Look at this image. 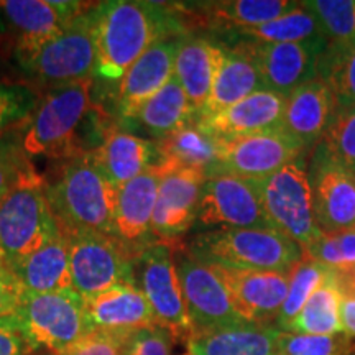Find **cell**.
Returning <instances> with one entry per match:
<instances>
[{
    "label": "cell",
    "mask_w": 355,
    "mask_h": 355,
    "mask_svg": "<svg viewBox=\"0 0 355 355\" xmlns=\"http://www.w3.org/2000/svg\"><path fill=\"white\" fill-rule=\"evenodd\" d=\"M183 25L170 7L139 0L96 6V76L121 83L123 74L155 43L181 37Z\"/></svg>",
    "instance_id": "1"
},
{
    "label": "cell",
    "mask_w": 355,
    "mask_h": 355,
    "mask_svg": "<svg viewBox=\"0 0 355 355\" xmlns=\"http://www.w3.org/2000/svg\"><path fill=\"white\" fill-rule=\"evenodd\" d=\"M44 193L61 232L112 235L117 189L102 176L91 155L66 158Z\"/></svg>",
    "instance_id": "2"
},
{
    "label": "cell",
    "mask_w": 355,
    "mask_h": 355,
    "mask_svg": "<svg viewBox=\"0 0 355 355\" xmlns=\"http://www.w3.org/2000/svg\"><path fill=\"white\" fill-rule=\"evenodd\" d=\"M188 254L204 263L288 275L304 250L272 227H219L194 235Z\"/></svg>",
    "instance_id": "3"
},
{
    "label": "cell",
    "mask_w": 355,
    "mask_h": 355,
    "mask_svg": "<svg viewBox=\"0 0 355 355\" xmlns=\"http://www.w3.org/2000/svg\"><path fill=\"white\" fill-rule=\"evenodd\" d=\"M92 79L50 89L26 122L20 145L26 157H76V135L92 109Z\"/></svg>",
    "instance_id": "4"
},
{
    "label": "cell",
    "mask_w": 355,
    "mask_h": 355,
    "mask_svg": "<svg viewBox=\"0 0 355 355\" xmlns=\"http://www.w3.org/2000/svg\"><path fill=\"white\" fill-rule=\"evenodd\" d=\"M96 6L74 19L63 32L38 50L19 58L26 76L50 89L96 76Z\"/></svg>",
    "instance_id": "5"
},
{
    "label": "cell",
    "mask_w": 355,
    "mask_h": 355,
    "mask_svg": "<svg viewBox=\"0 0 355 355\" xmlns=\"http://www.w3.org/2000/svg\"><path fill=\"white\" fill-rule=\"evenodd\" d=\"M61 234L43 178L21 184L0 201V261L8 268Z\"/></svg>",
    "instance_id": "6"
},
{
    "label": "cell",
    "mask_w": 355,
    "mask_h": 355,
    "mask_svg": "<svg viewBox=\"0 0 355 355\" xmlns=\"http://www.w3.org/2000/svg\"><path fill=\"white\" fill-rule=\"evenodd\" d=\"M13 319L33 350L43 349L55 355L64 354L91 331L84 300L73 288L37 295L25 293Z\"/></svg>",
    "instance_id": "7"
},
{
    "label": "cell",
    "mask_w": 355,
    "mask_h": 355,
    "mask_svg": "<svg viewBox=\"0 0 355 355\" xmlns=\"http://www.w3.org/2000/svg\"><path fill=\"white\" fill-rule=\"evenodd\" d=\"M260 198L268 225L306 252L321 235L313 209V196L304 153L261 181Z\"/></svg>",
    "instance_id": "8"
},
{
    "label": "cell",
    "mask_w": 355,
    "mask_h": 355,
    "mask_svg": "<svg viewBox=\"0 0 355 355\" xmlns=\"http://www.w3.org/2000/svg\"><path fill=\"white\" fill-rule=\"evenodd\" d=\"M71 288L89 300L122 283H135L140 250L114 235L69 234Z\"/></svg>",
    "instance_id": "9"
},
{
    "label": "cell",
    "mask_w": 355,
    "mask_h": 355,
    "mask_svg": "<svg viewBox=\"0 0 355 355\" xmlns=\"http://www.w3.org/2000/svg\"><path fill=\"white\" fill-rule=\"evenodd\" d=\"M135 273H139V288L148 301L155 324L163 327L173 340L186 345L194 329L186 309L175 257L168 245L152 243L144 248L137 259Z\"/></svg>",
    "instance_id": "10"
},
{
    "label": "cell",
    "mask_w": 355,
    "mask_h": 355,
    "mask_svg": "<svg viewBox=\"0 0 355 355\" xmlns=\"http://www.w3.org/2000/svg\"><path fill=\"white\" fill-rule=\"evenodd\" d=\"M304 148L282 127L217 139V170L261 183L290 165Z\"/></svg>",
    "instance_id": "11"
},
{
    "label": "cell",
    "mask_w": 355,
    "mask_h": 355,
    "mask_svg": "<svg viewBox=\"0 0 355 355\" xmlns=\"http://www.w3.org/2000/svg\"><path fill=\"white\" fill-rule=\"evenodd\" d=\"M259 184L217 168L209 171L199 196L196 220L206 227H270Z\"/></svg>",
    "instance_id": "12"
},
{
    "label": "cell",
    "mask_w": 355,
    "mask_h": 355,
    "mask_svg": "<svg viewBox=\"0 0 355 355\" xmlns=\"http://www.w3.org/2000/svg\"><path fill=\"white\" fill-rule=\"evenodd\" d=\"M175 263L194 334L247 324L234 309L227 291L209 265L196 260L188 252L176 254Z\"/></svg>",
    "instance_id": "13"
},
{
    "label": "cell",
    "mask_w": 355,
    "mask_h": 355,
    "mask_svg": "<svg viewBox=\"0 0 355 355\" xmlns=\"http://www.w3.org/2000/svg\"><path fill=\"white\" fill-rule=\"evenodd\" d=\"M92 6L91 2L3 0L0 2V28L12 35L19 60L60 35Z\"/></svg>",
    "instance_id": "14"
},
{
    "label": "cell",
    "mask_w": 355,
    "mask_h": 355,
    "mask_svg": "<svg viewBox=\"0 0 355 355\" xmlns=\"http://www.w3.org/2000/svg\"><path fill=\"white\" fill-rule=\"evenodd\" d=\"M326 37L303 43H255L243 44L259 71L261 89L288 96L295 89L318 78L319 60L326 51Z\"/></svg>",
    "instance_id": "15"
},
{
    "label": "cell",
    "mask_w": 355,
    "mask_h": 355,
    "mask_svg": "<svg viewBox=\"0 0 355 355\" xmlns=\"http://www.w3.org/2000/svg\"><path fill=\"white\" fill-rule=\"evenodd\" d=\"M313 209L321 232L355 227V173L316 145L308 158Z\"/></svg>",
    "instance_id": "16"
},
{
    "label": "cell",
    "mask_w": 355,
    "mask_h": 355,
    "mask_svg": "<svg viewBox=\"0 0 355 355\" xmlns=\"http://www.w3.org/2000/svg\"><path fill=\"white\" fill-rule=\"evenodd\" d=\"M204 263V261H202ZM227 291L230 303L243 321L268 326L277 321L288 291V275L263 270L207 263Z\"/></svg>",
    "instance_id": "17"
},
{
    "label": "cell",
    "mask_w": 355,
    "mask_h": 355,
    "mask_svg": "<svg viewBox=\"0 0 355 355\" xmlns=\"http://www.w3.org/2000/svg\"><path fill=\"white\" fill-rule=\"evenodd\" d=\"M158 176L159 186L152 217V237L157 243L168 245L180 241L196 222L206 171L181 168Z\"/></svg>",
    "instance_id": "18"
},
{
    "label": "cell",
    "mask_w": 355,
    "mask_h": 355,
    "mask_svg": "<svg viewBox=\"0 0 355 355\" xmlns=\"http://www.w3.org/2000/svg\"><path fill=\"white\" fill-rule=\"evenodd\" d=\"M183 37L155 43L133 63L119 83L117 112L132 121L139 110L175 78V60Z\"/></svg>",
    "instance_id": "19"
},
{
    "label": "cell",
    "mask_w": 355,
    "mask_h": 355,
    "mask_svg": "<svg viewBox=\"0 0 355 355\" xmlns=\"http://www.w3.org/2000/svg\"><path fill=\"white\" fill-rule=\"evenodd\" d=\"M89 329L127 336L155 326L148 301L135 283H122L84 300Z\"/></svg>",
    "instance_id": "20"
},
{
    "label": "cell",
    "mask_w": 355,
    "mask_h": 355,
    "mask_svg": "<svg viewBox=\"0 0 355 355\" xmlns=\"http://www.w3.org/2000/svg\"><path fill=\"white\" fill-rule=\"evenodd\" d=\"M337 105L329 86L322 79H313L286 96L282 128L306 152L321 141Z\"/></svg>",
    "instance_id": "21"
},
{
    "label": "cell",
    "mask_w": 355,
    "mask_h": 355,
    "mask_svg": "<svg viewBox=\"0 0 355 355\" xmlns=\"http://www.w3.org/2000/svg\"><path fill=\"white\" fill-rule=\"evenodd\" d=\"M159 176L144 173L135 180L119 186L115 194L112 235L135 250H144L152 243V217L157 204Z\"/></svg>",
    "instance_id": "22"
},
{
    "label": "cell",
    "mask_w": 355,
    "mask_h": 355,
    "mask_svg": "<svg viewBox=\"0 0 355 355\" xmlns=\"http://www.w3.org/2000/svg\"><path fill=\"white\" fill-rule=\"evenodd\" d=\"M285 101L286 96L259 89L220 112L196 117V123L217 139L273 130L282 127Z\"/></svg>",
    "instance_id": "23"
},
{
    "label": "cell",
    "mask_w": 355,
    "mask_h": 355,
    "mask_svg": "<svg viewBox=\"0 0 355 355\" xmlns=\"http://www.w3.org/2000/svg\"><path fill=\"white\" fill-rule=\"evenodd\" d=\"M89 155L97 170L115 189L150 171L158 163L157 141L140 139L119 128L105 132L99 146Z\"/></svg>",
    "instance_id": "24"
},
{
    "label": "cell",
    "mask_w": 355,
    "mask_h": 355,
    "mask_svg": "<svg viewBox=\"0 0 355 355\" xmlns=\"http://www.w3.org/2000/svg\"><path fill=\"white\" fill-rule=\"evenodd\" d=\"M225 46L206 38H183L175 60V79L183 87L196 114L209 99L222 61Z\"/></svg>",
    "instance_id": "25"
},
{
    "label": "cell",
    "mask_w": 355,
    "mask_h": 355,
    "mask_svg": "<svg viewBox=\"0 0 355 355\" xmlns=\"http://www.w3.org/2000/svg\"><path fill=\"white\" fill-rule=\"evenodd\" d=\"M157 148L158 163L153 170L158 175L181 168L202 170L207 175L217 168V137L202 130L196 121L157 140Z\"/></svg>",
    "instance_id": "26"
},
{
    "label": "cell",
    "mask_w": 355,
    "mask_h": 355,
    "mask_svg": "<svg viewBox=\"0 0 355 355\" xmlns=\"http://www.w3.org/2000/svg\"><path fill=\"white\" fill-rule=\"evenodd\" d=\"M282 331L273 326L243 324L214 332L194 334L186 343L188 355H275Z\"/></svg>",
    "instance_id": "27"
},
{
    "label": "cell",
    "mask_w": 355,
    "mask_h": 355,
    "mask_svg": "<svg viewBox=\"0 0 355 355\" xmlns=\"http://www.w3.org/2000/svg\"><path fill=\"white\" fill-rule=\"evenodd\" d=\"M25 293H53L71 290L69 239L58 234L46 245L12 266Z\"/></svg>",
    "instance_id": "28"
},
{
    "label": "cell",
    "mask_w": 355,
    "mask_h": 355,
    "mask_svg": "<svg viewBox=\"0 0 355 355\" xmlns=\"http://www.w3.org/2000/svg\"><path fill=\"white\" fill-rule=\"evenodd\" d=\"M259 89H261L259 71L247 48H225V58L211 89L209 99L198 117L220 112Z\"/></svg>",
    "instance_id": "29"
},
{
    "label": "cell",
    "mask_w": 355,
    "mask_h": 355,
    "mask_svg": "<svg viewBox=\"0 0 355 355\" xmlns=\"http://www.w3.org/2000/svg\"><path fill=\"white\" fill-rule=\"evenodd\" d=\"M196 110L175 78L152 99L146 101L137 114V121L158 140L196 121Z\"/></svg>",
    "instance_id": "30"
},
{
    "label": "cell",
    "mask_w": 355,
    "mask_h": 355,
    "mask_svg": "<svg viewBox=\"0 0 355 355\" xmlns=\"http://www.w3.org/2000/svg\"><path fill=\"white\" fill-rule=\"evenodd\" d=\"M340 300H343V296H340L337 279L334 273L327 270L321 286L313 293V296L301 309V313L291 322L288 332L311 336L343 334Z\"/></svg>",
    "instance_id": "31"
},
{
    "label": "cell",
    "mask_w": 355,
    "mask_h": 355,
    "mask_svg": "<svg viewBox=\"0 0 355 355\" xmlns=\"http://www.w3.org/2000/svg\"><path fill=\"white\" fill-rule=\"evenodd\" d=\"M232 33L255 43H303L324 37L318 19L303 2L278 19L248 28L232 30Z\"/></svg>",
    "instance_id": "32"
},
{
    "label": "cell",
    "mask_w": 355,
    "mask_h": 355,
    "mask_svg": "<svg viewBox=\"0 0 355 355\" xmlns=\"http://www.w3.org/2000/svg\"><path fill=\"white\" fill-rule=\"evenodd\" d=\"M300 2L288 0H232V2L207 3V19L220 24L232 32L239 28L257 26L278 19L295 10Z\"/></svg>",
    "instance_id": "33"
},
{
    "label": "cell",
    "mask_w": 355,
    "mask_h": 355,
    "mask_svg": "<svg viewBox=\"0 0 355 355\" xmlns=\"http://www.w3.org/2000/svg\"><path fill=\"white\" fill-rule=\"evenodd\" d=\"M327 268L319 261L313 260L308 255H303L298 263L291 268L288 273V291L286 298L283 301L282 309H279L277 318V329L282 332H288L291 322L308 303V300L313 296V293L321 286V283L326 278Z\"/></svg>",
    "instance_id": "34"
},
{
    "label": "cell",
    "mask_w": 355,
    "mask_h": 355,
    "mask_svg": "<svg viewBox=\"0 0 355 355\" xmlns=\"http://www.w3.org/2000/svg\"><path fill=\"white\" fill-rule=\"evenodd\" d=\"M318 78L329 86L339 105H355V44L331 43L319 60Z\"/></svg>",
    "instance_id": "35"
},
{
    "label": "cell",
    "mask_w": 355,
    "mask_h": 355,
    "mask_svg": "<svg viewBox=\"0 0 355 355\" xmlns=\"http://www.w3.org/2000/svg\"><path fill=\"white\" fill-rule=\"evenodd\" d=\"M303 6L316 17L331 43L355 44V0H309Z\"/></svg>",
    "instance_id": "36"
},
{
    "label": "cell",
    "mask_w": 355,
    "mask_h": 355,
    "mask_svg": "<svg viewBox=\"0 0 355 355\" xmlns=\"http://www.w3.org/2000/svg\"><path fill=\"white\" fill-rule=\"evenodd\" d=\"M336 275H355V227L337 232H321L304 252Z\"/></svg>",
    "instance_id": "37"
},
{
    "label": "cell",
    "mask_w": 355,
    "mask_h": 355,
    "mask_svg": "<svg viewBox=\"0 0 355 355\" xmlns=\"http://www.w3.org/2000/svg\"><path fill=\"white\" fill-rule=\"evenodd\" d=\"M318 145L332 159L355 173V105H337Z\"/></svg>",
    "instance_id": "38"
},
{
    "label": "cell",
    "mask_w": 355,
    "mask_h": 355,
    "mask_svg": "<svg viewBox=\"0 0 355 355\" xmlns=\"http://www.w3.org/2000/svg\"><path fill=\"white\" fill-rule=\"evenodd\" d=\"M278 350L285 355H355V340L344 332L334 336L282 332Z\"/></svg>",
    "instance_id": "39"
},
{
    "label": "cell",
    "mask_w": 355,
    "mask_h": 355,
    "mask_svg": "<svg viewBox=\"0 0 355 355\" xmlns=\"http://www.w3.org/2000/svg\"><path fill=\"white\" fill-rule=\"evenodd\" d=\"M32 162L21 148L20 140L0 139V201L21 184L38 180Z\"/></svg>",
    "instance_id": "40"
},
{
    "label": "cell",
    "mask_w": 355,
    "mask_h": 355,
    "mask_svg": "<svg viewBox=\"0 0 355 355\" xmlns=\"http://www.w3.org/2000/svg\"><path fill=\"white\" fill-rule=\"evenodd\" d=\"M38 105L37 94L24 84L0 83V139L28 122Z\"/></svg>",
    "instance_id": "41"
},
{
    "label": "cell",
    "mask_w": 355,
    "mask_h": 355,
    "mask_svg": "<svg viewBox=\"0 0 355 355\" xmlns=\"http://www.w3.org/2000/svg\"><path fill=\"white\" fill-rule=\"evenodd\" d=\"M173 343V337L155 324L130 332L123 343V355H171Z\"/></svg>",
    "instance_id": "42"
},
{
    "label": "cell",
    "mask_w": 355,
    "mask_h": 355,
    "mask_svg": "<svg viewBox=\"0 0 355 355\" xmlns=\"http://www.w3.org/2000/svg\"><path fill=\"white\" fill-rule=\"evenodd\" d=\"M127 336L92 329L61 355H123Z\"/></svg>",
    "instance_id": "43"
},
{
    "label": "cell",
    "mask_w": 355,
    "mask_h": 355,
    "mask_svg": "<svg viewBox=\"0 0 355 355\" xmlns=\"http://www.w3.org/2000/svg\"><path fill=\"white\" fill-rule=\"evenodd\" d=\"M24 296L25 290L19 278L3 261H0V319L13 316Z\"/></svg>",
    "instance_id": "44"
},
{
    "label": "cell",
    "mask_w": 355,
    "mask_h": 355,
    "mask_svg": "<svg viewBox=\"0 0 355 355\" xmlns=\"http://www.w3.org/2000/svg\"><path fill=\"white\" fill-rule=\"evenodd\" d=\"M33 352L13 316L0 319V355H32Z\"/></svg>",
    "instance_id": "45"
},
{
    "label": "cell",
    "mask_w": 355,
    "mask_h": 355,
    "mask_svg": "<svg viewBox=\"0 0 355 355\" xmlns=\"http://www.w3.org/2000/svg\"><path fill=\"white\" fill-rule=\"evenodd\" d=\"M340 290V321L344 334L355 340V275H336Z\"/></svg>",
    "instance_id": "46"
},
{
    "label": "cell",
    "mask_w": 355,
    "mask_h": 355,
    "mask_svg": "<svg viewBox=\"0 0 355 355\" xmlns=\"http://www.w3.org/2000/svg\"><path fill=\"white\" fill-rule=\"evenodd\" d=\"M275 355H285V354H282V352H279V350H278V352H277V354H275Z\"/></svg>",
    "instance_id": "47"
},
{
    "label": "cell",
    "mask_w": 355,
    "mask_h": 355,
    "mask_svg": "<svg viewBox=\"0 0 355 355\" xmlns=\"http://www.w3.org/2000/svg\"><path fill=\"white\" fill-rule=\"evenodd\" d=\"M43 355H55V354H50V352H46V354H43Z\"/></svg>",
    "instance_id": "48"
}]
</instances>
